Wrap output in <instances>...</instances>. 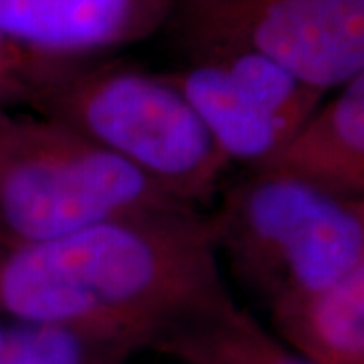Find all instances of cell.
Returning a JSON list of instances; mask_svg holds the SVG:
<instances>
[{"label":"cell","instance_id":"1","mask_svg":"<svg viewBox=\"0 0 364 364\" xmlns=\"http://www.w3.org/2000/svg\"><path fill=\"white\" fill-rule=\"evenodd\" d=\"M229 294L203 208L126 213L0 251V316L130 336L146 350Z\"/></svg>","mask_w":364,"mask_h":364},{"label":"cell","instance_id":"2","mask_svg":"<svg viewBox=\"0 0 364 364\" xmlns=\"http://www.w3.org/2000/svg\"><path fill=\"white\" fill-rule=\"evenodd\" d=\"M31 112L81 134L188 207H208L231 166L193 105L160 71L114 57L69 67Z\"/></svg>","mask_w":364,"mask_h":364},{"label":"cell","instance_id":"3","mask_svg":"<svg viewBox=\"0 0 364 364\" xmlns=\"http://www.w3.org/2000/svg\"><path fill=\"white\" fill-rule=\"evenodd\" d=\"M208 213L219 257L267 306L364 267V198L277 170H247Z\"/></svg>","mask_w":364,"mask_h":364},{"label":"cell","instance_id":"4","mask_svg":"<svg viewBox=\"0 0 364 364\" xmlns=\"http://www.w3.org/2000/svg\"><path fill=\"white\" fill-rule=\"evenodd\" d=\"M195 208L81 134L0 107V237L33 245L126 213Z\"/></svg>","mask_w":364,"mask_h":364},{"label":"cell","instance_id":"5","mask_svg":"<svg viewBox=\"0 0 364 364\" xmlns=\"http://www.w3.org/2000/svg\"><path fill=\"white\" fill-rule=\"evenodd\" d=\"M166 31L184 53L251 49L328 93L364 73V0H172Z\"/></svg>","mask_w":364,"mask_h":364},{"label":"cell","instance_id":"6","mask_svg":"<svg viewBox=\"0 0 364 364\" xmlns=\"http://www.w3.org/2000/svg\"><path fill=\"white\" fill-rule=\"evenodd\" d=\"M172 0H0V35L26 51L85 61L166 31Z\"/></svg>","mask_w":364,"mask_h":364},{"label":"cell","instance_id":"7","mask_svg":"<svg viewBox=\"0 0 364 364\" xmlns=\"http://www.w3.org/2000/svg\"><path fill=\"white\" fill-rule=\"evenodd\" d=\"M261 170L364 198V73L330 91Z\"/></svg>","mask_w":364,"mask_h":364},{"label":"cell","instance_id":"8","mask_svg":"<svg viewBox=\"0 0 364 364\" xmlns=\"http://www.w3.org/2000/svg\"><path fill=\"white\" fill-rule=\"evenodd\" d=\"M193 105L227 160L247 170L265 168L289 140L291 130L203 57L160 71Z\"/></svg>","mask_w":364,"mask_h":364},{"label":"cell","instance_id":"9","mask_svg":"<svg viewBox=\"0 0 364 364\" xmlns=\"http://www.w3.org/2000/svg\"><path fill=\"white\" fill-rule=\"evenodd\" d=\"M267 310L273 334L308 364H364V267Z\"/></svg>","mask_w":364,"mask_h":364},{"label":"cell","instance_id":"10","mask_svg":"<svg viewBox=\"0 0 364 364\" xmlns=\"http://www.w3.org/2000/svg\"><path fill=\"white\" fill-rule=\"evenodd\" d=\"M148 350L178 364H308L231 294L166 326Z\"/></svg>","mask_w":364,"mask_h":364},{"label":"cell","instance_id":"11","mask_svg":"<svg viewBox=\"0 0 364 364\" xmlns=\"http://www.w3.org/2000/svg\"><path fill=\"white\" fill-rule=\"evenodd\" d=\"M140 340L69 326L16 324L4 332L0 364H130Z\"/></svg>","mask_w":364,"mask_h":364},{"label":"cell","instance_id":"12","mask_svg":"<svg viewBox=\"0 0 364 364\" xmlns=\"http://www.w3.org/2000/svg\"><path fill=\"white\" fill-rule=\"evenodd\" d=\"M75 63L79 61L53 59L26 51L0 35V107L33 109L41 93Z\"/></svg>","mask_w":364,"mask_h":364},{"label":"cell","instance_id":"13","mask_svg":"<svg viewBox=\"0 0 364 364\" xmlns=\"http://www.w3.org/2000/svg\"><path fill=\"white\" fill-rule=\"evenodd\" d=\"M2 342H4V330L0 328V350H2Z\"/></svg>","mask_w":364,"mask_h":364},{"label":"cell","instance_id":"14","mask_svg":"<svg viewBox=\"0 0 364 364\" xmlns=\"http://www.w3.org/2000/svg\"><path fill=\"white\" fill-rule=\"evenodd\" d=\"M4 249V243H2V237H0V251Z\"/></svg>","mask_w":364,"mask_h":364}]
</instances>
